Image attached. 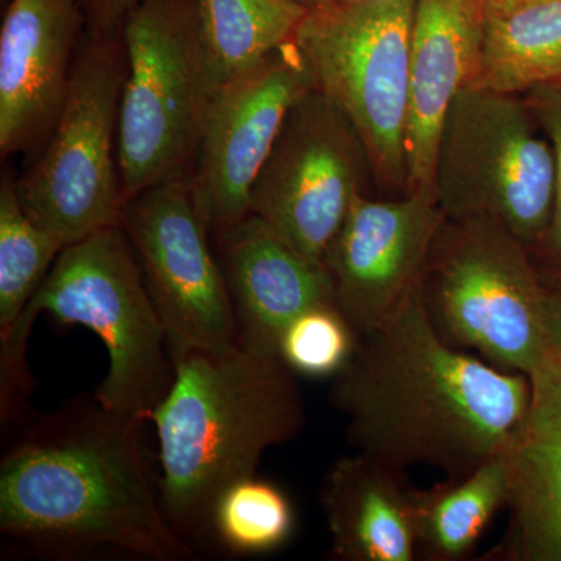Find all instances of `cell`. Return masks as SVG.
<instances>
[{
    "label": "cell",
    "mask_w": 561,
    "mask_h": 561,
    "mask_svg": "<svg viewBox=\"0 0 561 561\" xmlns=\"http://www.w3.org/2000/svg\"><path fill=\"white\" fill-rule=\"evenodd\" d=\"M445 219L432 195L408 194L391 201L357 195L324 267L335 306L359 337L389 323L420 289Z\"/></svg>",
    "instance_id": "13"
},
{
    "label": "cell",
    "mask_w": 561,
    "mask_h": 561,
    "mask_svg": "<svg viewBox=\"0 0 561 561\" xmlns=\"http://www.w3.org/2000/svg\"><path fill=\"white\" fill-rule=\"evenodd\" d=\"M373 179L364 144L320 91L291 106L251 190L250 213L287 245L324 265L357 195Z\"/></svg>",
    "instance_id": "10"
},
{
    "label": "cell",
    "mask_w": 561,
    "mask_h": 561,
    "mask_svg": "<svg viewBox=\"0 0 561 561\" xmlns=\"http://www.w3.org/2000/svg\"><path fill=\"white\" fill-rule=\"evenodd\" d=\"M415 0H335L309 11L295 46L313 88L345 114L364 144L373 180L405 195Z\"/></svg>",
    "instance_id": "7"
},
{
    "label": "cell",
    "mask_w": 561,
    "mask_h": 561,
    "mask_svg": "<svg viewBox=\"0 0 561 561\" xmlns=\"http://www.w3.org/2000/svg\"><path fill=\"white\" fill-rule=\"evenodd\" d=\"M214 88L294 41L309 10L297 0H197Z\"/></svg>",
    "instance_id": "21"
},
{
    "label": "cell",
    "mask_w": 561,
    "mask_h": 561,
    "mask_svg": "<svg viewBox=\"0 0 561 561\" xmlns=\"http://www.w3.org/2000/svg\"><path fill=\"white\" fill-rule=\"evenodd\" d=\"M65 245L22 208L16 180L0 183V337L13 328Z\"/></svg>",
    "instance_id": "22"
},
{
    "label": "cell",
    "mask_w": 561,
    "mask_h": 561,
    "mask_svg": "<svg viewBox=\"0 0 561 561\" xmlns=\"http://www.w3.org/2000/svg\"><path fill=\"white\" fill-rule=\"evenodd\" d=\"M289 497L256 474L231 483L214 502L209 531L227 551L257 556L276 551L294 534Z\"/></svg>",
    "instance_id": "23"
},
{
    "label": "cell",
    "mask_w": 561,
    "mask_h": 561,
    "mask_svg": "<svg viewBox=\"0 0 561 561\" xmlns=\"http://www.w3.org/2000/svg\"><path fill=\"white\" fill-rule=\"evenodd\" d=\"M81 324L99 335L110 365L94 397L128 420H151L173 382V360L157 308L122 225L61 250L27 308L0 337L2 423L20 421L32 376L25 362L36 317Z\"/></svg>",
    "instance_id": "4"
},
{
    "label": "cell",
    "mask_w": 561,
    "mask_h": 561,
    "mask_svg": "<svg viewBox=\"0 0 561 561\" xmlns=\"http://www.w3.org/2000/svg\"><path fill=\"white\" fill-rule=\"evenodd\" d=\"M548 328L553 353L561 364V283H548Z\"/></svg>",
    "instance_id": "27"
},
{
    "label": "cell",
    "mask_w": 561,
    "mask_h": 561,
    "mask_svg": "<svg viewBox=\"0 0 561 561\" xmlns=\"http://www.w3.org/2000/svg\"><path fill=\"white\" fill-rule=\"evenodd\" d=\"M302 7H306L309 11H316L330 7L335 0H297Z\"/></svg>",
    "instance_id": "28"
},
{
    "label": "cell",
    "mask_w": 561,
    "mask_h": 561,
    "mask_svg": "<svg viewBox=\"0 0 561 561\" xmlns=\"http://www.w3.org/2000/svg\"><path fill=\"white\" fill-rule=\"evenodd\" d=\"M140 426L94 394L32 420L0 461V531L55 559H194L162 507Z\"/></svg>",
    "instance_id": "2"
},
{
    "label": "cell",
    "mask_w": 561,
    "mask_h": 561,
    "mask_svg": "<svg viewBox=\"0 0 561 561\" xmlns=\"http://www.w3.org/2000/svg\"><path fill=\"white\" fill-rule=\"evenodd\" d=\"M405 470L356 451L331 465L319 490L332 559L412 561L419 557Z\"/></svg>",
    "instance_id": "18"
},
{
    "label": "cell",
    "mask_w": 561,
    "mask_h": 561,
    "mask_svg": "<svg viewBox=\"0 0 561 561\" xmlns=\"http://www.w3.org/2000/svg\"><path fill=\"white\" fill-rule=\"evenodd\" d=\"M214 239L245 348L278 354L291 321L317 306L335 305L328 268L291 249L254 214Z\"/></svg>",
    "instance_id": "15"
},
{
    "label": "cell",
    "mask_w": 561,
    "mask_h": 561,
    "mask_svg": "<svg viewBox=\"0 0 561 561\" xmlns=\"http://www.w3.org/2000/svg\"><path fill=\"white\" fill-rule=\"evenodd\" d=\"M125 73L122 32L88 28L54 130L16 180L22 208L65 247L121 224L117 125Z\"/></svg>",
    "instance_id": "9"
},
{
    "label": "cell",
    "mask_w": 561,
    "mask_h": 561,
    "mask_svg": "<svg viewBox=\"0 0 561 561\" xmlns=\"http://www.w3.org/2000/svg\"><path fill=\"white\" fill-rule=\"evenodd\" d=\"M121 225L168 337L169 351L224 353L239 342L238 321L219 256L192 194L190 173L125 202Z\"/></svg>",
    "instance_id": "11"
},
{
    "label": "cell",
    "mask_w": 561,
    "mask_h": 561,
    "mask_svg": "<svg viewBox=\"0 0 561 561\" xmlns=\"http://www.w3.org/2000/svg\"><path fill=\"white\" fill-rule=\"evenodd\" d=\"M359 335L335 305L317 306L302 312L279 339L280 360L295 375L334 378L343 370Z\"/></svg>",
    "instance_id": "24"
},
{
    "label": "cell",
    "mask_w": 561,
    "mask_h": 561,
    "mask_svg": "<svg viewBox=\"0 0 561 561\" xmlns=\"http://www.w3.org/2000/svg\"><path fill=\"white\" fill-rule=\"evenodd\" d=\"M482 14L483 0H415L405 195L435 197L438 135L454 98L474 80Z\"/></svg>",
    "instance_id": "16"
},
{
    "label": "cell",
    "mask_w": 561,
    "mask_h": 561,
    "mask_svg": "<svg viewBox=\"0 0 561 561\" xmlns=\"http://www.w3.org/2000/svg\"><path fill=\"white\" fill-rule=\"evenodd\" d=\"M434 191L449 219L485 214L531 253L540 247L552 220L556 160L523 95L461 88L438 135Z\"/></svg>",
    "instance_id": "8"
},
{
    "label": "cell",
    "mask_w": 561,
    "mask_h": 561,
    "mask_svg": "<svg viewBox=\"0 0 561 561\" xmlns=\"http://www.w3.org/2000/svg\"><path fill=\"white\" fill-rule=\"evenodd\" d=\"M330 401L346 438L408 471L416 465L460 479L496 456L529 408L531 383L457 348L435 328L423 289L356 350L334 376Z\"/></svg>",
    "instance_id": "1"
},
{
    "label": "cell",
    "mask_w": 561,
    "mask_h": 561,
    "mask_svg": "<svg viewBox=\"0 0 561 561\" xmlns=\"http://www.w3.org/2000/svg\"><path fill=\"white\" fill-rule=\"evenodd\" d=\"M561 81V0H483L471 84L523 95Z\"/></svg>",
    "instance_id": "19"
},
{
    "label": "cell",
    "mask_w": 561,
    "mask_h": 561,
    "mask_svg": "<svg viewBox=\"0 0 561 561\" xmlns=\"http://www.w3.org/2000/svg\"><path fill=\"white\" fill-rule=\"evenodd\" d=\"M421 289L435 328L457 348L527 378L559 362L548 280L531 251L494 217H446Z\"/></svg>",
    "instance_id": "5"
},
{
    "label": "cell",
    "mask_w": 561,
    "mask_h": 561,
    "mask_svg": "<svg viewBox=\"0 0 561 561\" xmlns=\"http://www.w3.org/2000/svg\"><path fill=\"white\" fill-rule=\"evenodd\" d=\"M173 382L151 415L162 507L181 537L209 530L221 491L256 474L262 454L306 424L300 383L278 354L239 345L173 354Z\"/></svg>",
    "instance_id": "3"
},
{
    "label": "cell",
    "mask_w": 561,
    "mask_h": 561,
    "mask_svg": "<svg viewBox=\"0 0 561 561\" xmlns=\"http://www.w3.org/2000/svg\"><path fill=\"white\" fill-rule=\"evenodd\" d=\"M526 415L504 448L505 559L561 561V364L531 376Z\"/></svg>",
    "instance_id": "17"
},
{
    "label": "cell",
    "mask_w": 561,
    "mask_h": 561,
    "mask_svg": "<svg viewBox=\"0 0 561 561\" xmlns=\"http://www.w3.org/2000/svg\"><path fill=\"white\" fill-rule=\"evenodd\" d=\"M523 98L548 136L556 160V201L551 225L540 247L531 254L545 262L542 275L548 283H561V81L535 88Z\"/></svg>",
    "instance_id": "25"
},
{
    "label": "cell",
    "mask_w": 561,
    "mask_h": 561,
    "mask_svg": "<svg viewBox=\"0 0 561 561\" xmlns=\"http://www.w3.org/2000/svg\"><path fill=\"white\" fill-rule=\"evenodd\" d=\"M88 28L99 33H119L125 18L138 0H80Z\"/></svg>",
    "instance_id": "26"
},
{
    "label": "cell",
    "mask_w": 561,
    "mask_h": 561,
    "mask_svg": "<svg viewBox=\"0 0 561 561\" xmlns=\"http://www.w3.org/2000/svg\"><path fill=\"white\" fill-rule=\"evenodd\" d=\"M117 161L125 202L191 173L216 88L197 0H138L122 27Z\"/></svg>",
    "instance_id": "6"
},
{
    "label": "cell",
    "mask_w": 561,
    "mask_h": 561,
    "mask_svg": "<svg viewBox=\"0 0 561 561\" xmlns=\"http://www.w3.org/2000/svg\"><path fill=\"white\" fill-rule=\"evenodd\" d=\"M504 449L460 479L413 493L419 557L457 561L470 556L491 519L507 505Z\"/></svg>",
    "instance_id": "20"
},
{
    "label": "cell",
    "mask_w": 561,
    "mask_h": 561,
    "mask_svg": "<svg viewBox=\"0 0 561 561\" xmlns=\"http://www.w3.org/2000/svg\"><path fill=\"white\" fill-rule=\"evenodd\" d=\"M311 90V73L294 41L217 90L190 173L214 238L249 216L251 190L284 121Z\"/></svg>",
    "instance_id": "12"
},
{
    "label": "cell",
    "mask_w": 561,
    "mask_h": 561,
    "mask_svg": "<svg viewBox=\"0 0 561 561\" xmlns=\"http://www.w3.org/2000/svg\"><path fill=\"white\" fill-rule=\"evenodd\" d=\"M88 25L80 0H11L0 27V157L43 150Z\"/></svg>",
    "instance_id": "14"
}]
</instances>
